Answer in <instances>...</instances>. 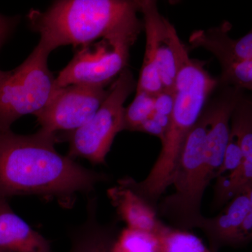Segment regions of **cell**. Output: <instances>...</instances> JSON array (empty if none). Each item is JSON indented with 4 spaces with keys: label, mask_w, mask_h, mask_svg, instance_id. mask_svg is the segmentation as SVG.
<instances>
[{
    "label": "cell",
    "mask_w": 252,
    "mask_h": 252,
    "mask_svg": "<svg viewBox=\"0 0 252 252\" xmlns=\"http://www.w3.org/2000/svg\"><path fill=\"white\" fill-rule=\"evenodd\" d=\"M58 142L57 133L41 128L28 135L0 130V197L34 195L70 209L79 194L90 195L96 186L110 180L107 174L59 154Z\"/></svg>",
    "instance_id": "6da1fadb"
},
{
    "label": "cell",
    "mask_w": 252,
    "mask_h": 252,
    "mask_svg": "<svg viewBox=\"0 0 252 252\" xmlns=\"http://www.w3.org/2000/svg\"><path fill=\"white\" fill-rule=\"evenodd\" d=\"M172 39L178 69L174 86L175 102L170 124L161 142V151L144 180L137 182L127 176L122 178L126 185L157 210L160 197L172 185L187 135L203 112L210 95L220 86L218 79L212 77L205 69V61L189 57L188 48L181 41L176 29L172 31Z\"/></svg>",
    "instance_id": "7a4b0ae2"
},
{
    "label": "cell",
    "mask_w": 252,
    "mask_h": 252,
    "mask_svg": "<svg viewBox=\"0 0 252 252\" xmlns=\"http://www.w3.org/2000/svg\"><path fill=\"white\" fill-rule=\"evenodd\" d=\"M140 1L61 0L44 12L32 10L31 27L50 53L63 46H84L119 32L143 28Z\"/></svg>",
    "instance_id": "3957f363"
},
{
    "label": "cell",
    "mask_w": 252,
    "mask_h": 252,
    "mask_svg": "<svg viewBox=\"0 0 252 252\" xmlns=\"http://www.w3.org/2000/svg\"><path fill=\"white\" fill-rule=\"evenodd\" d=\"M212 115L211 105L207 102L181 150L172 181L175 191L158 203V217L165 218L170 226L177 229L188 231L198 228L204 217L202 200L212 182L205 157Z\"/></svg>",
    "instance_id": "277c9868"
},
{
    "label": "cell",
    "mask_w": 252,
    "mask_h": 252,
    "mask_svg": "<svg viewBox=\"0 0 252 252\" xmlns=\"http://www.w3.org/2000/svg\"><path fill=\"white\" fill-rule=\"evenodd\" d=\"M49 54L38 44L22 64L0 76V130L10 129L23 116L34 115L49 102L56 89Z\"/></svg>",
    "instance_id": "5b68a950"
},
{
    "label": "cell",
    "mask_w": 252,
    "mask_h": 252,
    "mask_svg": "<svg viewBox=\"0 0 252 252\" xmlns=\"http://www.w3.org/2000/svg\"><path fill=\"white\" fill-rule=\"evenodd\" d=\"M135 78L128 69L120 73L109 89L108 95L87 124L63 138L69 142L67 157L84 158L93 164H103L113 142L124 131V107L126 99L136 89Z\"/></svg>",
    "instance_id": "8992f818"
},
{
    "label": "cell",
    "mask_w": 252,
    "mask_h": 252,
    "mask_svg": "<svg viewBox=\"0 0 252 252\" xmlns=\"http://www.w3.org/2000/svg\"><path fill=\"white\" fill-rule=\"evenodd\" d=\"M142 29L125 30L81 46L56 78L55 87L74 84L105 87L127 68L130 48Z\"/></svg>",
    "instance_id": "52a82bcc"
},
{
    "label": "cell",
    "mask_w": 252,
    "mask_h": 252,
    "mask_svg": "<svg viewBox=\"0 0 252 252\" xmlns=\"http://www.w3.org/2000/svg\"><path fill=\"white\" fill-rule=\"evenodd\" d=\"M109 92L103 86L86 84L56 88L49 102L34 116L42 130L72 132L92 119Z\"/></svg>",
    "instance_id": "ba28073f"
},
{
    "label": "cell",
    "mask_w": 252,
    "mask_h": 252,
    "mask_svg": "<svg viewBox=\"0 0 252 252\" xmlns=\"http://www.w3.org/2000/svg\"><path fill=\"white\" fill-rule=\"evenodd\" d=\"M146 33V51L157 63L165 90L174 91L178 64L172 39L173 25L159 12L157 1L140 0Z\"/></svg>",
    "instance_id": "9c48e42d"
},
{
    "label": "cell",
    "mask_w": 252,
    "mask_h": 252,
    "mask_svg": "<svg viewBox=\"0 0 252 252\" xmlns=\"http://www.w3.org/2000/svg\"><path fill=\"white\" fill-rule=\"evenodd\" d=\"M250 211H252V188L232 199L216 216L203 217L197 228L206 235L210 251L218 252L225 247L245 246L240 227Z\"/></svg>",
    "instance_id": "30bf717a"
},
{
    "label": "cell",
    "mask_w": 252,
    "mask_h": 252,
    "mask_svg": "<svg viewBox=\"0 0 252 252\" xmlns=\"http://www.w3.org/2000/svg\"><path fill=\"white\" fill-rule=\"evenodd\" d=\"M232 26L223 22L218 27L206 31H195L190 34L191 49L203 48L218 59L220 67H225L239 61L252 60V32H250L238 39L229 36Z\"/></svg>",
    "instance_id": "8fae6325"
},
{
    "label": "cell",
    "mask_w": 252,
    "mask_h": 252,
    "mask_svg": "<svg viewBox=\"0 0 252 252\" xmlns=\"http://www.w3.org/2000/svg\"><path fill=\"white\" fill-rule=\"evenodd\" d=\"M107 195L119 220L125 222L126 228L155 235L163 224L157 209L126 185L122 179L117 181V185L108 189Z\"/></svg>",
    "instance_id": "7c38bea8"
},
{
    "label": "cell",
    "mask_w": 252,
    "mask_h": 252,
    "mask_svg": "<svg viewBox=\"0 0 252 252\" xmlns=\"http://www.w3.org/2000/svg\"><path fill=\"white\" fill-rule=\"evenodd\" d=\"M98 200L88 195L86 218L84 223L71 228L69 252H112L119 233L117 220L103 223L97 217Z\"/></svg>",
    "instance_id": "4fadbf2b"
},
{
    "label": "cell",
    "mask_w": 252,
    "mask_h": 252,
    "mask_svg": "<svg viewBox=\"0 0 252 252\" xmlns=\"http://www.w3.org/2000/svg\"><path fill=\"white\" fill-rule=\"evenodd\" d=\"M0 250L8 252H52L51 241L16 215L0 197Z\"/></svg>",
    "instance_id": "5bb4252c"
},
{
    "label": "cell",
    "mask_w": 252,
    "mask_h": 252,
    "mask_svg": "<svg viewBox=\"0 0 252 252\" xmlns=\"http://www.w3.org/2000/svg\"><path fill=\"white\" fill-rule=\"evenodd\" d=\"M212 208H222L239 194L252 188V160H243L235 170L215 179Z\"/></svg>",
    "instance_id": "9a60e30c"
},
{
    "label": "cell",
    "mask_w": 252,
    "mask_h": 252,
    "mask_svg": "<svg viewBox=\"0 0 252 252\" xmlns=\"http://www.w3.org/2000/svg\"><path fill=\"white\" fill-rule=\"evenodd\" d=\"M154 235L158 252H212L196 235L165 223Z\"/></svg>",
    "instance_id": "2e32d148"
},
{
    "label": "cell",
    "mask_w": 252,
    "mask_h": 252,
    "mask_svg": "<svg viewBox=\"0 0 252 252\" xmlns=\"http://www.w3.org/2000/svg\"><path fill=\"white\" fill-rule=\"evenodd\" d=\"M112 252H158L155 235L126 228L119 232Z\"/></svg>",
    "instance_id": "e0dca14e"
},
{
    "label": "cell",
    "mask_w": 252,
    "mask_h": 252,
    "mask_svg": "<svg viewBox=\"0 0 252 252\" xmlns=\"http://www.w3.org/2000/svg\"><path fill=\"white\" fill-rule=\"evenodd\" d=\"M154 97L143 92H136L130 105L124 109V130L137 132L142 123L154 112Z\"/></svg>",
    "instance_id": "ac0fdd59"
},
{
    "label": "cell",
    "mask_w": 252,
    "mask_h": 252,
    "mask_svg": "<svg viewBox=\"0 0 252 252\" xmlns=\"http://www.w3.org/2000/svg\"><path fill=\"white\" fill-rule=\"evenodd\" d=\"M219 85L239 90L252 91V60L239 61L221 68Z\"/></svg>",
    "instance_id": "d6986e66"
},
{
    "label": "cell",
    "mask_w": 252,
    "mask_h": 252,
    "mask_svg": "<svg viewBox=\"0 0 252 252\" xmlns=\"http://www.w3.org/2000/svg\"><path fill=\"white\" fill-rule=\"evenodd\" d=\"M164 90L165 88L157 63L150 53L145 51L136 92H143L156 97Z\"/></svg>",
    "instance_id": "ffe728a7"
},
{
    "label": "cell",
    "mask_w": 252,
    "mask_h": 252,
    "mask_svg": "<svg viewBox=\"0 0 252 252\" xmlns=\"http://www.w3.org/2000/svg\"><path fill=\"white\" fill-rule=\"evenodd\" d=\"M175 102L174 91L164 90L154 97V112L170 117Z\"/></svg>",
    "instance_id": "44dd1931"
},
{
    "label": "cell",
    "mask_w": 252,
    "mask_h": 252,
    "mask_svg": "<svg viewBox=\"0 0 252 252\" xmlns=\"http://www.w3.org/2000/svg\"><path fill=\"white\" fill-rule=\"evenodd\" d=\"M18 21L19 20L18 17H9L0 14V49L12 34ZM3 72L4 71L0 70V76Z\"/></svg>",
    "instance_id": "7402d4cb"
},
{
    "label": "cell",
    "mask_w": 252,
    "mask_h": 252,
    "mask_svg": "<svg viewBox=\"0 0 252 252\" xmlns=\"http://www.w3.org/2000/svg\"><path fill=\"white\" fill-rule=\"evenodd\" d=\"M137 132H145L149 135L156 136L161 142L165 135V130L162 128L161 126L151 117L142 123Z\"/></svg>",
    "instance_id": "603a6c76"
},
{
    "label": "cell",
    "mask_w": 252,
    "mask_h": 252,
    "mask_svg": "<svg viewBox=\"0 0 252 252\" xmlns=\"http://www.w3.org/2000/svg\"><path fill=\"white\" fill-rule=\"evenodd\" d=\"M0 252H8L3 251V250H0Z\"/></svg>",
    "instance_id": "cb8c5ba5"
}]
</instances>
